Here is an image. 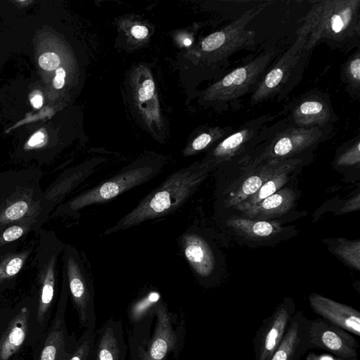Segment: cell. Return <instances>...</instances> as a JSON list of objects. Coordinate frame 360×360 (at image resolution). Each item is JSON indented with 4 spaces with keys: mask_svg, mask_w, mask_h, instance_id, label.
<instances>
[{
    "mask_svg": "<svg viewBox=\"0 0 360 360\" xmlns=\"http://www.w3.org/2000/svg\"><path fill=\"white\" fill-rule=\"evenodd\" d=\"M40 171L0 174V233L15 224H27L39 232L54 209L41 187Z\"/></svg>",
    "mask_w": 360,
    "mask_h": 360,
    "instance_id": "1",
    "label": "cell"
},
{
    "mask_svg": "<svg viewBox=\"0 0 360 360\" xmlns=\"http://www.w3.org/2000/svg\"><path fill=\"white\" fill-rule=\"evenodd\" d=\"M210 168L207 162L194 164L170 174L103 234L126 230L173 212L194 193Z\"/></svg>",
    "mask_w": 360,
    "mask_h": 360,
    "instance_id": "2",
    "label": "cell"
},
{
    "mask_svg": "<svg viewBox=\"0 0 360 360\" xmlns=\"http://www.w3.org/2000/svg\"><path fill=\"white\" fill-rule=\"evenodd\" d=\"M131 326L129 335L130 360L177 359L183 349L186 325L183 316L171 312L163 300L154 313Z\"/></svg>",
    "mask_w": 360,
    "mask_h": 360,
    "instance_id": "3",
    "label": "cell"
},
{
    "mask_svg": "<svg viewBox=\"0 0 360 360\" xmlns=\"http://www.w3.org/2000/svg\"><path fill=\"white\" fill-rule=\"evenodd\" d=\"M36 259L37 277L32 297L34 301L32 349L40 340L55 311L57 298V262L65 244L52 231L40 229Z\"/></svg>",
    "mask_w": 360,
    "mask_h": 360,
    "instance_id": "4",
    "label": "cell"
},
{
    "mask_svg": "<svg viewBox=\"0 0 360 360\" xmlns=\"http://www.w3.org/2000/svg\"><path fill=\"white\" fill-rule=\"evenodd\" d=\"M359 0L315 2L297 32L307 37L304 51L322 39L343 41L359 34Z\"/></svg>",
    "mask_w": 360,
    "mask_h": 360,
    "instance_id": "5",
    "label": "cell"
},
{
    "mask_svg": "<svg viewBox=\"0 0 360 360\" xmlns=\"http://www.w3.org/2000/svg\"><path fill=\"white\" fill-rule=\"evenodd\" d=\"M160 169L161 165L157 163L142 162L128 166L91 189L58 206L53 214L76 216L80 210L87 206L109 201L149 181L158 175Z\"/></svg>",
    "mask_w": 360,
    "mask_h": 360,
    "instance_id": "6",
    "label": "cell"
},
{
    "mask_svg": "<svg viewBox=\"0 0 360 360\" xmlns=\"http://www.w3.org/2000/svg\"><path fill=\"white\" fill-rule=\"evenodd\" d=\"M63 269L68 282L69 298L75 309L82 328H96L94 287L78 250L65 244L63 251Z\"/></svg>",
    "mask_w": 360,
    "mask_h": 360,
    "instance_id": "7",
    "label": "cell"
},
{
    "mask_svg": "<svg viewBox=\"0 0 360 360\" xmlns=\"http://www.w3.org/2000/svg\"><path fill=\"white\" fill-rule=\"evenodd\" d=\"M69 299L67 278L64 270L57 304L46 331L32 349L31 360H68L74 352L77 338L70 334L65 321Z\"/></svg>",
    "mask_w": 360,
    "mask_h": 360,
    "instance_id": "8",
    "label": "cell"
},
{
    "mask_svg": "<svg viewBox=\"0 0 360 360\" xmlns=\"http://www.w3.org/2000/svg\"><path fill=\"white\" fill-rule=\"evenodd\" d=\"M34 301L32 295L10 308L0 328V360H20L26 349H32L31 333Z\"/></svg>",
    "mask_w": 360,
    "mask_h": 360,
    "instance_id": "9",
    "label": "cell"
},
{
    "mask_svg": "<svg viewBox=\"0 0 360 360\" xmlns=\"http://www.w3.org/2000/svg\"><path fill=\"white\" fill-rule=\"evenodd\" d=\"M263 7L245 12L224 29L206 37L201 44L202 51L214 53L218 58H225L240 49L254 45L255 32L247 30L246 25Z\"/></svg>",
    "mask_w": 360,
    "mask_h": 360,
    "instance_id": "10",
    "label": "cell"
},
{
    "mask_svg": "<svg viewBox=\"0 0 360 360\" xmlns=\"http://www.w3.org/2000/svg\"><path fill=\"white\" fill-rule=\"evenodd\" d=\"M274 56V51L264 52L250 63L233 70L214 85L210 90V98L230 101L243 95L257 81Z\"/></svg>",
    "mask_w": 360,
    "mask_h": 360,
    "instance_id": "11",
    "label": "cell"
},
{
    "mask_svg": "<svg viewBox=\"0 0 360 360\" xmlns=\"http://www.w3.org/2000/svg\"><path fill=\"white\" fill-rule=\"evenodd\" d=\"M310 349H322L330 352L338 360H359V342L350 333L318 318L311 320Z\"/></svg>",
    "mask_w": 360,
    "mask_h": 360,
    "instance_id": "12",
    "label": "cell"
},
{
    "mask_svg": "<svg viewBox=\"0 0 360 360\" xmlns=\"http://www.w3.org/2000/svg\"><path fill=\"white\" fill-rule=\"evenodd\" d=\"M295 312L291 299H285L263 321L254 340L255 360H270L283 338L290 319Z\"/></svg>",
    "mask_w": 360,
    "mask_h": 360,
    "instance_id": "13",
    "label": "cell"
},
{
    "mask_svg": "<svg viewBox=\"0 0 360 360\" xmlns=\"http://www.w3.org/2000/svg\"><path fill=\"white\" fill-rule=\"evenodd\" d=\"M307 37L297 35L292 46L264 76L253 93L250 103L257 104L275 95L285 84L304 50Z\"/></svg>",
    "mask_w": 360,
    "mask_h": 360,
    "instance_id": "14",
    "label": "cell"
},
{
    "mask_svg": "<svg viewBox=\"0 0 360 360\" xmlns=\"http://www.w3.org/2000/svg\"><path fill=\"white\" fill-rule=\"evenodd\" d=\"M323 129V127H292L281 131L259 158L276 161L301 152L321 141L325 132Z\"/></svg>",
    "mask_w": 360,
    "mask_h": 360,
    "instance_id": "15",
    "label": "cell"
},
{
    "mask_svg": "<svg viewBox=\"0 0 360 360\" xmlns=\"http://www.w3.org/2000/svg\"><path fill=\"white\" fill-rule=\"evenodd\" d=\"M310 324L311 320L302 311L295 312L270 360H300L310 349Z\"/></svg>",
    "mask_w": 360,
    "mask_h": 360,
    "instance_id": "16",
    "label": "cell"
},
{
    "mask_svg": "<svg viewBox=\"0 0 360 360\" xmlns=\"http://www.w3.org/2000/svg\"><path fill=\"white\" fill-rule=\"evenodd\" d=\"M127 352L121 320L109 318L96 330L91 360H125Z\"/></svg>",
    "mask_w": 360,
    "mask_h": 360,
    "instance_id": "17",
    "label": "cell"
},
{
    "mask_svg": "<svg viewBox=\"0 0 360 360\" xmlns=\"http://www.w3.org/2000/svg\"><path fill=\"white\" fill-rule=\"evenodd\" d=\"M309 300L313 311L321 318L360 335V314L357 310L318 294H311Z\"/></svg>",
    "mask_w": 360,
    "mask_h": 360,
    "instance_id": "18",
    "label": "cell"
},
{
    "mask_svg": "<svg viewBox=\"0 0 360 360\" xmlns=\"http://www.w3.org/2000/svg\"><path fill=\"white\" fill-rule=\"evenodd\" d=\"M179 240L183 255L195 274L200 278L210 276L215 267V259L207 241L195 233H184Z\"/></svg>",
    "mask_w": 360,
    "mask_h": 360,
    "instance_id": "19",
    "label": "cell"
},
{
    "mask_svg": "<svg viewBox=\"0 0 360 360\" xmlns=\"http://www.w3.org/2000/svg\"><path fill=\"white\" fill-rule=\"evenodd\" d=\"M17 248L15 243L0 246V292L13 287L33 251L32 245L21 250Z\"/></svg>",
    "mask_w": 360,
    "mask_h": 360,
    "instance_id": "20",
    "label": "cell"
},
{
    "mask_svg": "<svg viewBox=\"0 0 360 360\" xmlns=\"http://www.w3.org/2000/svg\"><path fill=\"white\" fill-rule=\"evenodd\" d=\"M295 195L291 189L283 188L267 197L243 212L249 217L267 219L282 214L293 204Z\"/></svg>",
    "mask_w": 360,
    "mask_h": 360,
    "instance_id": "21",
    "label": "cell"
},
{
    "mask_svg": "<svg viewBox=\"0 0 360 360\" xmlns=\"http://www.w3.org/2000/svg\"><path fill=\"white\" fill-rule=\"evenodd\" d=\"M254 122L253 124H246L220 142L214 150L211 160L206 162L212 166L214 162L225 160L236 154L259 131V123Z\"/></svg>",
    "mask_w": 360,
    "mask_h": 360,
    "instance_id": "22",
    "label": "cell"
},
{
    "mask_svg": "<svg viewBox=\"0 0 360 360\" xmlns=\"http://www.w3.org/2000/svg\"><path fill=\"white\" fill-rule=\"evenodd\" d=\"M292 118L299 127H324L330 119V112L324 101L308 99L295 108Z\"/></svg>",
    "mask_w": 360,
    "mask_h": 360,
    "instance_id": "23",
    "label": "cell"
},
{
    "mask_svg": "<svg viewBox=\"0 0 360 360\" xmlns=\"http://www.w3.org/2000/svg\"><path fill=\"white\" fill-rule=\"evenodd\" d=\"M276 163V161H271L270 165L265 166L258 174L247 178L229 200V205L236 207L255 194L262 184L274 174L288 167L287 165H277Z\"/></svg>",
    "mask_w": 360,
    "mask_h": 360,
    "instance_id": "24",
    "label": "cell"
},
{
    "mask_svg": "<svg viewBox=\"0 0 360 360\" xmlns=\"http://www.w3.org/2000/svg\"><path fill=\"white\" fill-rule=\"evenodd\" d=\"M89 174L86 167L61 174L49 188L44 191L46 199L55 208L64 197L87 178Z\"/></svg>",
    "mask_w": 360,
    "mask_h": 360,
    "instance_id": "25",
    "label": "cell"
},
{
    "mask_svg": "<svg viewBox=\"0 0 360 360\" xmlns=\"http://www.w3.org/2000/svg\"><path fill=\"white\" fill-rule=\"evenodd\" d=\"M228 224L239 233L253 239L271 238L281 231L278 223L263 220L254 221L236 217L229 220Z\"/></svg>",
    "mask_w": 360,
    "mask_h": 360,
    "instance_id": "26",
    "label": "cell"
},
{
    "mask_svg": "<svg viewBox=\"0 0 360 360\" xmlns=\"http://www.w3.org/2000/svg\"><path fill=\"white\" fill-rule=\"evenodd\" d=\"M162 301L161 295L157 291L151 290L132 302L127 309V317L131 326L154 313Z\"/></svg>",
    "mask_w": 360,
    "mask_h": 360,
    "instance_id": "27",
    "label": "cell"
},
{
    "mask_svg": "<svg viewBox=\"0 0 360 360\" xmlns=\"http://www.w3.org/2000/svg\"><path fill=\"white\" fill-rule=\"evenodd\" d=\"M287 168L280 171L265 181L259 189L252 196L237 205L236 207L244 212L250 207L259 203L267 197L273 195L287 181L288 175Z\"/></svg>",
    "mask_w": 360,
    "mask_h": 360,
    "instance_id": "28",
    "label": "cell"
},
{
    "mask_svg": "<svg viewBox=\"0 0 360 360\" xmlns=\"http://www.w3.org/2000/svg\"><path fill=\"white\" fill-rule=\"evenodd\" d=\"M95 337V328H85L77 339L76 347L68 360H91Z\"/></svg>",
    "mask_w": 360,
    "mask_h": 360,
    "instance_id": "29",
    "label": "cell"
},
{
    "mask_svg": "<svg viewBox=\"0 0 360 360\" xmlns=\"http://www.w3.org/2000/svg\"><path fill=\"white\" fill-rule=\"evenodd\" d=\"M30 231H35L33 227L27 224L11 226L0 233V246L15 243Z\"/></svg>",
    "mask_w": 360,
    "mask_h": 360,
    "instance_id": "30",
    "label": "cell"
},
{
    "mask_svg": "<svg viewBox=\"0 0 360 360\" xmlns=\"http://www.w3.org/2000/svg\"><path fill=\"white\" fill-rule=\"evenodd\" d=\"M342 242L340 246L336 248V252L351 265L359 269V241L344 243L342 240Z\"/></svg>",
    "mask_w": 360,
    "mask_h": 360,
    "instance_id": "31",
    "label": "cell"
},
{
    "mask_svg": "<svg viewBox=\"0 0 360 360\" xmlns=\"http://www.w3.org/2000/svg\"><path fill=\"white\" fill-rule=\"evenodd\" d=\"M345 74L349 84L358 90L360 84V54L359 51L347 63Z\"/></svg>",
    "mask_w": 360,
    "mask_h": 360,
    "instance_id": "32",
    "label": "cell"
},
{
    "mask_svg": "<svg viewBox=\"0 0 360 360\" xmlns=\"http://www.w3.org/2000/svg\"><path fill=\"white\" fill-rule=\"evenodd\" d=\"M226 131L224 129H217L214 132L203 133L199 135L191 144L192 150L193 151H200L205 148L214 140L224 136Z\"/></svg>",
    "mask_w": 360,
    "mask_h": 360,
    "instance_id": "33",
    "label": "cell"
},
{
    "mask_svg": "<svg viewBox=\"0 0 360 360\" xmlns=\"http://www.w3.org/2000/svg\"><path fill=\"white\" fill-rule=\"evenodd\" d=\"M360 143L358 141L349 149L342 154L337 160L338 165H352L359 162Z\"/></svg>",
    "mask_w": 360,
    "mask_h": 360,
    "instance_id": "34",
    "label": "cell"
},
{
    "mask_svg": "<svg viewBox=\"0 0 360 360\" xmlns=\"http://www.w3.org/2000/svg\"><path fill=\"white\" fill-rule=\"evenodd\" d=\"M60 62L59 56L53 52H46L41 54L39 58L40 67L46 71H51L56 69V68L59 66Z\"/></svg>",
    "mask_w": 360,
    "mask_h": 360,
    "instance_id": "35",
    "label": "cell"
},
{
    "mask_svg": "<svg viewBox=\"0 0 360 360\" xmlns=\"http://www.w3.org/2000/svg\"><path fill=\"white\" fill-rule=\"evenodd\" d=\"M155 84L152 79H146L139 90V100L141 102L151 98L154 94Z\"/></svg>",
    "mask_w": 360,
    "mask_h": 360,
    "instance_id": "36",
    "label": "cell"
},
{
    "mask_svg": "<svg viewBox=\"0 0 360 360\" xmlns=\"http://www.w3.org/2000/svg\"><path fill=\"white\" fill-rule=\"evenodd\" d=\"M65 71L63 68H58L56 71V76L53 81V84L55 89H60L63 87L65 84Z\"/></svg>",
    "mask_w": 360,
    "mask_h": 360,
    "instance_id": "37",
    "label": "cell"
},
{
    "mask_svg": "<svg viewBox=\"0 0 360 360\" xmlns=\"http://www.w3.org/2000/svg\"><path fill=\"white\" fill-rule=\"evenodd\" d=\"M44 140V134L41 131L35 132L29 139L27 145L30 148L40 146Z\"/></svg>",
    "mask_w": 360,
    "mask_h": 360,
    "instance_id": "38",
    "label": "cell"
},
{
    "mask_svg": "<svg viewBox=\"0 0 360 360\" xmlns=\"http://www.w3.org/2000/svg\"><path fill=\"white\" fill-rule=\"evenodd\" d=\"M131 34L138 39H144L148 34V29L142 25H134L131 29Z\"/></svg>",
    "mask_w": 360,
    "mask_h": 360,
    "instance_id": "39",
    "label": "cell"
},
{
    "mask_svg": "<svg viewBox=\"0 0 360 360\" xmlns=\"http://www.w3.org/2000/svg\"><path fill=\"white\" fill-rule=\"evenodd\" d=\"M30 103L34 108L37 109L40 108L43 105V97L41 94L39 93L34 94L30 98Z\"/></svg>",
    "mask_w": 360,
    "mask_h": 360,
    "instance_id": "40",
    "label": "cell"
},
{
    "mask_svg": "<svg viewBox=\"0 0 360 360\" xmlns=\"http://www.w3.org/2000/svg\"><path fill=\"white\" fill-rule=\"evenodd\" d=\"M10 308H3L0 306V328L6 319Z\"/></svg>",
    "mask_w": 360,
    "mask_h": 360,
    "instance_id": "41",
    "label": "cell"
},
{
    "mask_svg": "<svg viewBox=\"0 0 360 360\" xmlns=\"http://www.w3.org/2000/svg\"><path fill=\"white\" fill-rule=\"evenodd\" d=\"M315 360H334L333 357L327 355H323L319 356L318 358H315Z\"/></svg>",
    "mask_w": 360,
    "mask_h": 360,
    "instance_id": "42",
    "label": "cell"
},
{
    "mask_svg": "<svg viewBox=\"0 0 360 360\" xmlns=\"http://www.w3.org/2000/svg\"><path fill=\"white\" fill-rule=\"evenodd\" d=\"M184 44L185 46H188L191 44V40L188 38L185 39V40L184 41Z\"/></svg>",
    "mask_w": 360,
    "mask_h": 360,
    "instance_id": "43",
    "label": "cell"
}]
</instances>
